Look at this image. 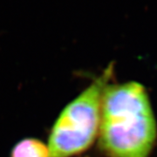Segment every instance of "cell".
I'll list each match as a JSON object with an SVG mask.
<instances>
[{"mask_svg": "<svg viewBox=\"0 0 157 157\" xmlns=\"http://www.w3.org/2000/svg\"><path fill=\"white\" fill-rule=\"evenodd\" d=\"M113 70L109 65L59 114L49 137L51 157H70L94 143L99 134L102 96Z\"/></svg>", "mask_w": 157, "mask_h": 157, "instance_id": "2", "label": "cell"}, {"mask_svg": "<svg viewBox=\"0 0 157 157\" xmlns=\"http://www.w3.org/2000/svg\"><path fill=\"white\" fill-rule=\"evenodd\" d=\"M98 139L108 157H150L157 123L143 85L136 81L107 85L101 101Z\"/></svg>", "mask_w": 157, "mask_h": 157, "instance_id": "1", "label": "cell"}, {"mask_svg": "<svg viewBox=\"0 0 157 157\" xmlns=\"http://www.w3.org/2000/svg\"><path fill=\"white\" fill-rule=\"evenodd\" d=\"M11 157H51L48 145L37 139H25L13 147Z\"/></svg>", "mask_w": 157, "mask_h": 157, "instance_id": "3", "label": "cell"}]
</instances>
